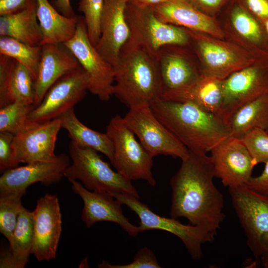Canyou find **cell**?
Here are the masks:
<instances>
[{
	"mask_svg": "<svg viewBox=\"0 0 268 268\" xmlns=\"http://www.w3.org/2000/svg\"><path fill=\"white\" fill-rule=\"evenodd\" d=\"M149 105L157 118L191 152L207 155L230 136L227 124L193 104L159 97Z\"/></svg>",
	"mask_w": 268,
	"mask_h": 268,
	"instance_id": "2",
	"label": "cell"
},
{
	"mask_svg": "<svg viewBox=\"0 0 268 268\" xmlns=\"http://www.w3.org/2000/svg\"><path fill=\"white\" fill-rule=\"evenodd\" d=\"M63 44L87 72L89 80L88 91L101 101L109 100L113 95L114 67L91 43L83 17L79 16L73 36Z\"/></svg>",
	"mask_w": 268,
	"mask_h": 268,
	"instance_id": "11",
	"label": "cell"
},
{
	"mask_svg": "<svg viewBox=\"0 0 268 268\" xmlns=\"http://www.w3.org/2000/svg\"><path fill=\"white\" fill-rule=\"evenodd\" d=\"M250 153L255 164L268 162V133L260 128H255L241 139Z\"/></svg>",
	"mask_w": 268,
	"mask_h": 268,
	"instance_id": "35",
	"label": "cell"
},
{
	"mask_svg": "<svg viewBox=\"0 0 268 268\" xmlns=\"http://www.w3.org/2000/svg\"><path fill=\"white\" fill-rule=\"evenodd\" d=\"M41 49L38 72L34 86V107L41 102L56 81L80 66L73 54L62 43L43 44Z\"/></svg>",
	"mask_w": 268,
	"mask_h": 268,
	"instance_id": "20",
	"label": "cell"
},
{
	"mask_svg": "<svg viewBox=\"0 0 268 268\" xmlns=\"http://www.w3.org/2000/svg\"><path fill=\"white\" fill-rule=\"evenodd\" d=\"M100 268H160L153 252L147 247L140 248L135 255L132 262L125 265H111L103 260L98 265Z\"/></svg>",
	"mask_w": 268,
	"mask_h": 268,
	"instance_id": "36",
	"label": "cell"
},
{
	"mask_svg": "<svg viewBox=\"0 0 268 268\" xmlns=\"http://www.w3.org/2000/svg\"><path fill=\"white\" fill-rule=\"evenodd\" d=\"M34 237V218L32 211L22 207L15 228L8 241L9 250L18 264L24 268L28 262Z\"/></svg>",
	"mask_w": 268,
	"mask_h": 268,
	"instance_id": "30",
	"label": "cell"
},
{
	"mask_svg": "<svg viewBox=\"0 0 268 268\" xmlns=\"http://www.w3.org/2000/svg\"><path fill=\"white\" fill-rule=\"evenodd\" d=\"M36 1L18 12L0 16V35L25 43L40 45L42 33L37 15Z\"/></svg>",
	"mask_w": 268,
	"mask_h": 268,
	"instance_id": "26",
	"label": "cell"
},
{
	"mask_svg": "<svg viewBox=\"0 0 268 268\" xmlns=\"http://www.w3.org/2000/svg\"><path fill=\"white\" fill-rule=\"evenodd\" d=\"M41 46L31 45L14 38L0 36V55L12 58L27 67L36 80L41 56Z\"/></svg>",
	"mask_w": 268,
	"mask_h": 268,
	"instance_id": "31",
	"label": "cell"
},
{
	"mask_svg": "<svg viewBox=\"0 0 268 268\" xmlns=\"http://www.w3.org/2000/svg\"><path fill=\"white\" fill-rule=\"evenodd\" d=\"M73 192L83 201L81 218L87 228L100 221H109L119 225L130 236L140 233L138 226L133 225L124 215L122 203L112 195L104 192L88 190L78 181H69Z\"/></svg>",
	"mask_w": 268,
	"mask_h": 268,
	"instance_id": "18",
	"label": "cell"
},
{
	"mask_svg": "<svg viewBox=\"0 0 268 268\" xmlns=\"http://www.w3.org/2000/svg\"><path fill=\"white\" fill-rule=\"evenodd\" d=\"M33 106L15 101L0 108V132L16 134L26 126Z\"/></svg>",
	"mask_w": 268,
	"mask_h": 268,
	"instance_id": "33",
	"label": "cell"
},
{
	"mask_svg": "<svg viewBox=\"0 0 268 268\" xmlns=\"http://www.w3.org/2000/svg\"><path fill=\"white\" fill-rule=\"evenodd\" d=\"M233 207L256 258L268 255V196L242 185L228 188Z\"/></svg>",
	"mask_w": 268,
	"mask_h": 268,
	"instance_id": "8",
	"label": "cell"
},
{
	"mask_svg": "<svg viewBox=\"0 0 268 268\" xmlns=\"http://www.w3.org/2000/svg\"><path fill=\"white\" fill-rule=\"evenodd\" d=\"M126 16L130 30L127 42L154 57L164 46H186L191 40L185 28L162 21L151 6H140L128 2Z\"/></svg>",
	"mask_w": 268,
	"mask_h": 268,
	"instance_id": "6",
	"label": "cell"
},
{
	"mask_svg": "<svg viewBox=\"0 0 268 268\" xmlns=\"http://www.w3.org/2000/svg\"><path fill=\"white\" fill-rule=\"evenodd\" d=\"M267 93L268 64L236 71L222 80V100L217 115L228 124L238 109Z\"/></svg>",
	"mask_w": 268,
	"mask_h": 268,
	"instance_id": "13",
	"label": "cell"
},
{
	"mask_svg": "<svg viewBox=\"0 0 268 268\" xmlns=\"http://www.w3.org/2000/svg\"><path fill=\"white\" fill-rule=\"evenodd\" d=\"M239 0V3L260 22L268 18V0Z\"/></svg>",
	"mask_w": 268,
	"mask_h": 268,
	"instance_id": "39",
	"label": "cell"
},
{
	"mask_svg": "<svg viewBox=\"0 0 268 268\" xmlns=\"http://www.w3.org/2000/svg\"><path fill=\"white\" fill-rule=\"evenodd\" d=\"M123 118L153 157L165 155L183 161L189 156V149L157 118L149 104L130 108Z\"/></svg>",
	"mask_w": 268,
	"mask_h": 268,
	"instance_id": "9",
	"label": "cell"
},
{
	"mask_svg": "<svg viewBox=\"0 0 268 268\" xmlns=\"http://www.w3.org/2000/svg\"><path fill=\"white\" fill-rule=\"evenodd\" d=\"M113 196L138 216L140 220L138 226L140 232L160 230L176 236L182 241L193 259H200L202 254V244L212 242L214 239V235L202 227L192 224L185 225L176 218L161 216L155 213L137 197L125 193Z\"/></svg>",
	"mask_w": 268,
	"mask_h": 268,
	"instance_id": "10",
	"label": "cell"
},
{
	"mask_svg": "<svg viewBox=\"0 0 268 268\" xmlns=\"http://www.w3.org/2000/svg\"><path fill=\"white\" fill-rule=\"evenodd\" d=\"M35 79L24 65L0 55V108L15 101L33 106Z\"/></svg>",
	"mask_w": 268,
	"mask_h": 268,
	"instance_id": "22",
	"label": "cell"
},
{
	"mask_svg": "<svg viewBox=\"0 0 268 268\" xmlns=\"http://www.w3.org/2000/svg\"><path fill=\"white\" fill-rule=\"evenodd\" d=\"M129 0H104L100 18V37L95 48L113 67L121 50L128 40L130 30L126 16Z\"/></svg>",
	"mask_w": 268,
	"mask_h": 268,
	"instance_id": "19",
	"label": "cell"
},
{
	"mask_svg": "<svg viewBox=\"0 0 268 268\" xmlns=\"http://www.w3.org/2000/svg\"><path fill=\"white\" fill-rule=\"evenodd\" d=\"M203 13L210 16L219 12L229 0H186Z\"/></svg>",
	"mask_w": 268,
	"mask_h": 268,
	"instance_id": "38",
	"label": "cell"
},
{
	"mask_svg": "<svg viewBox=\"0 0 268 268\" xmlns=\"http://www.w3.org/2000/svg\"><path fill=\"white\" fill-rule=\"evenodd\" d=\"M25 194L16 192L0 195V232L9 240L23 206L22 198Z\"/></svg>",
	"mask_w": 268,
	"mask_h": 268,
	"instance_id": "32",
	"label": "cell"
},
{
	"mask_svg": "<svg viewBox=\"0 0 268 268\" xmlns=\"http://www.w3.org/2000/svg\"><path fill=\"white\" fill-rule=\"evenodd\" d=\"M61 128L58 118L44 122H27L25 127L14 135L12 147L15 167L20 163L55 159L57 157L55 145Z\"/></svg>",
	"mask_w": 268,
	"mask_h": 268,
	"instance_id": "14",
	"label": "cell"
},
{
	"mask_svg": "<svg viewBox=\"0 0 268 268\" xmlns=\"http://www.w3.org/2000/svg\"><path fill=\"white\" fill-rule=\"evenodd\" d=\"M202 61L201 73L223 79L250 66L268 64V53L186 29Z\"/></svg>",
	"mask_w": 268,
	"mask_h": 268,
	"instance_id": "5",
	"label": "cell"
},
{
	"mask_svg": "<svg viewBox=\"0 0 268 268\" xmlns=\"http://www.w3.org/2000/svg\"><path fill=\"white\" fill-rule=\"evenodd\" d=\"M70 163L68 156L62 153L52 161L34 162L8 169L0 177V195L26 193L27 188L36 183L45 186L57 183Z\"/></svg>",
	"mask_w": 268,
	"mask_h": 268,
	"instance_id": "17",
	"label": "cell"
},
{
	"mask_svg": "<svg viewBox=\"0 0 268 268\" xmlns=\"http://www.w3.org/2000/svg\"><path fill=\"white\" fill-rule=\"evenodd\" d=\"M162 21L222 39L224 33L213 17L197 9L186 0H170L151 6Z\"/></svg>",
	"mask_w": 268,
	"mask_h": 268,
	"instance_id": "21",
	"label": "cell"
},
{
	"mask_svg": "<svg viewBox=\"0 0 268 268\" xmlns=\"http://www.w3.org/2000/svg\"><path fill=\"white\" fill-rule=\"evenodd\" d=\"M89 77L80 66L60 78L41 102L30 111L27 122L41 123L58 118L81 101L89 87Z\"/></svg>",
	"mask_w": 268,
	"mask_h": 268,
	"instance_id": "12",
	"label": "cell"
},
{
	"mask_svg": "<svg viewBox=\"0 0 268 268\" xmlns=\"http://www.w3.org/2000/svg\"><path fill=\"white\" fill-rule=\"evenodd\" d=\"M230 20L235 31L250 47L268 53V40L262 23L239 2L232 9Z\"/></svg>",
	"mask_w": 268,
	"mask_h": 268,
	"instance_id": "29",
	"label": "cell"
},
{
	"mask_svg": "<svg viewBox=\"0 0 268 268\" xmlns=\"http://www.w3.org/2000/svg\"><path fill=\"white\" fill-rule=\"evenodd\" d=\"M14 134L6 132H0V171H5L16 167L14 163L12 141Z\"/></svg>",
	"mask_w": 268,
	"mask_h": 268,
	"instance_id": "37",
	"label": "cell"
},
{
	"mask_svg": "<svg viewBox=\"0 0 268 268\" xmlns=\"http://www.w3.org/2000/svg\"><path fill=\"white\" fill-rule=\"evenodd\" d=\"M55 4L58 10L63 15L67 17L75 16L70 0H55Z\"/></svg>",
	"mask_w": 268,
	"mask_h": 268,
	"instance_id": "43",
	"label": "cell"
},
{
	"mask_svg": "<svg viewBox=\"0 0 268 268\" xmlns=\"http://www.w3.org/2000/svg\"><path fill=\"white\" fill-rule=\"evenodd\" d=\"M214 177L209 156L190 151L170 179V216L186 218L191 224L215 236L225 215L223 197L213 183Z\"/></svg>",
	"mask_w": 268,
	"mask_h": 268,
	"instance_id": "1",
	"label": "cell"
},
{
	"mask_svg": "<svg viewBox=\"0 0 268 268\" xmlns=\"http://www.w3.org/2000/svg\"><path fill=\"white\" fill-rule=\"evenodd\" d=\"M32 212L34 237L31 254L39 262L55 259L62 230L58 198L46 194L38 200Z\"/></svg>",
	"mask_w": 268,
	"mask_h": 268,
	"instance_id": "16",
	"label": "cell"
},
{
	"mask_svg": "<svg viewBox=\"0 0 268 268\" xmlns=\"http://www.w3.org/2000/svg\"><path fill=\"white\" fill-rule=\"evenodd\" d=\"M265 130L268 133V121Z\"/></svg>",
	"mask_w": 268,
	"mask_h": 268,
	"instance_id": "47",
	"label": "cell"
},
{
	"mask_svg": "<svg viewBox=\"0 0 268 268\" xmlns=\"http://www.w3.org/2000/svg\"><path fill=\"white\" fill-rule=\"evenodd\" d=\"M68 151L71 163L64 173L68 181L77 180L92 191L107 192L112 196L125 193L140 198L132 181L114 171L95 150L70 140Z\"/></svg>",
	"mask_w": 268,
	"mask_h": 268,
	"instance_id": "4",
	"label": "cell"
},
{
	"mask_svg": "<svg viewBox=\"0 0 268 268\" xmlns=\"http://www.w3.org/2000/svg\"><path fill=\"white\" fill-rule=\"evenodd\" d=\"M222 80L201 73L199 79L191 85L166 92L160 97L165 100L190 103L206 112L217 115L222 100Z\"/></svg>",
	"mask_w": 268,
	"mask_h": 268,
	"instance_id": "24",
	"label": "cell"
},
{
	"mask_svg": "<svg viewBox=\"0 0 268 268\" xmlns=\"http://www.w3.org/2000/svg\"><path fill=\"white\" fill-rule=\"evenodd\" d=\"M210 152L214 176L225 187L247 185L256 164L240 139L229 136Z\"/></svg>",
	"mask_w": 268,
	"mask_h": 268,
	"instance_id": "15",
	"label": "cell"
},
{
	"mask_svg": "<svg viewBox=\"0 0 268 268\" xmlns=\"http://www.w3.org/2000/svg\"><path fill=\"white\" fill-rule=\"evenodd\" d=\"M262 266L265 268H268V255L261 258Z\"/></svg>",
	"mask_w": 268,
	"mask_h": 268,
	"instance_id": "46",
	"label": "cell"
},
{
	"mask_svg": "<svg viewBox=\"0 0 268 268\" xmlns=\"http://www.w3.org/2000/svg\"><path fill=\"white\" fill-rule=\"evenodd\" d=\"M114 69L113 95L129 108L149 104L160 96L156 59L142 48L126 42Z\"/></svg>",
	"mask_w": 268,
	"mask_h": 268,
	"instance_id": "3",
	"label": "cell"
},
{
	"mask_svg": "<svg viewBox=\"0 0 268 268\" xmlns=\"http://www.w3.org/2000/svg\"><path fill=\"white\" fill-rule=\"evenodd\" d=\"M106 133L113 145L111 163L116 171L127 179L143 180L150 186L156 182L152 173L153 157L146 150L123 118L117 115L109 121Z\"/></svg>",
	"mask_w": 268,
	"mask_h": 268,
	"instance_id": "7",
	"label": "cell"
},
{
	"mask_svg": "<svg viewBox=\"0 0 268 268\" xmlns=\"http://www.w3.org/2000/svg\"><path fill=\"white\" fill-rule=\"evenodd\" d=\"M58 118L60 120L61 128L67 131L71 141L102 153L112 161L113 145L106 133L95 131L83 125L76 116L74 107L64 113Z\"/></svg>",
	"mask_w": 268,
	"mask_h": 268,
	"instance_id": "27",
	"label": "cell"
},
{
	"mask_svg": "<svg viewBox=\"0 0 268 268\" xmlns=\"http://www.w3.org/2000/svg\"><path fill=\"white\" fill-rule=\"evenodd\" d=\"M170 0H129L131 2L140 6H152Z\"/></svg>",
	"mask_w": 268,
	"mask_h": 268,
	"instance_id": "44",
	"label": "cell"
},
{
	"mask_svg": "<svg viewBox=\"0 0 268 268\" xmlns=\"http://www.w3.org/2000/svg\"><path fill=\"white\" fill-rule=\"evenodd\" d=\"M37 15L42 33L40 46L45 44H60L73 36L79 16L67 17L58 11L48 0H36Z\"/></svg>",
	"mask_w": 268,
	"mask_h": 268,
	"instance_id": "25",
	"label": "cell"
},
{
	"mask_svg": "<svg viewBox=\"0 0 268 268\" xmlns=\"http://www.w3.org/2000/svg\"><path fill=\"white\" fill-rule=\"evenodd\" d=\"M36 0H0V15L4 16L21 11Z\"/></svg>",
	"mask_w": 268,
	"mask_h": 268,
	"instance_id": "40",
	"label": "cell"
},
{
	"mask_svg": "<svg viewBox=\"0 0 268 268\" xmlns=\"http://www.w3.org/2000/svg\"><path fill=\"white\" fill-rule=\"evenodd\" d=\"M247 185L253 191L268 196V162L265 163L262 173L258 176L252 177Z\"/></svg>",
	"mask_w": 268,
	"mask_h": 268,
	"instance_id": "41",
	"label": "cell"
},
{
	"mask_svg": "<svg viewBox=\"0 0 268 268\" xmlns=\"http://www.w3.org/2000/svg\"><path fill=\"white\" fill-rule=\"evenodd\" d=\"M0 268H20L19 266L9 249L0 253Z\"/></svg>",
	"mask_w": 268,
	"mask_h": 268,
	"instance_id": "42",
	"label": "cell"
},
{
	"mask_svg": "<svg viewBox=\"0 0 268 268\" xmlns=\"http://www.w3.org/2000/svg\"><path fill=\"white\" fill-rule=\"evenodd\" d=\"M172 46L162 47L155 57L160 81V96L191 85L201 74L186 56L173 51Z\"/></svg>",
	"mask_w": 268,
	"mask_h": 268,
	"instance_id": "23",
	"label": "cell"
},
{
	"mask_svg": "<svg viewBox=\"0 0 268 268\" xmlns=\"http://www.w3.org/2000/svg\"><path fill=\"white\" fill-rule=\"evenodd\" d=\"M104 0H80L78 10L83 14L88 36L94 46L100 37V18Z\"/></svg>",
	"mask_w": 268,
	"mask_h": 268,
	"instance_id": "34",
	"label": "cell"
},
{
	"mask_svg": "<svg viewBox=\"0 0 268 268\" xmlns=\"http://www.w3.org/2000/svg\"><path fill=\"white\" fill-rule=\"evenodd\" d=\"M268 121V93L244 104L228 122L230 136L241 139L255 128L265 129Z\"/></svg>",
	"mask_w": 268,
	"mask_h": 268,
	"instance_id": "28",
	"label": "cell"
},
{
	"mask_svg": "<svg viewBox=\"0 0 268 268\" xmlns=\"http://www.w3.org/2000/svg\"><path fill=\"white\" fill-rule=\"evenodd\" d=\"M268 40V18L261 22Z\"/></svg>",
	"mask_w": 268,
	"mask_h": 268,
	"instance_id": "45",
	"label": "cell"
}]
</instances>
